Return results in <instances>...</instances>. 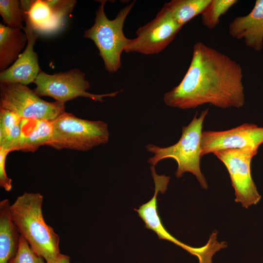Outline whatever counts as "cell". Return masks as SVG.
I'll return each instance as SVG.
<instances>
[{
	"label": "cell",
	"mask_w": 263,
	"mask_h": 263,
	"mask_svg": "<svg viewBox=\"0 0 263 263\" xmlns=\"http://www.w3.org/2000/svg\"><path fill=\"white\" fill-rule=\"evenodd\" d=\"M243 71L228 56L201 41L193 46L190 63L180 83L164 95L169 107L182 110L209 104L241 108L245 104Z\"/></svg>",
	"instance_id": "1"
},
{
	"label": "cell",
	"mask_w": 263,
	"mask_h": 263,
	"mask_svg": "<svg viewBox=\"0 0 263 263\" xmlns=\"http://www.w3.org/2000/svg\"><path fill=\"white\" fill-rule=\"evenodd\" d=\"M43 196L24 192L10 205L11 218L20 235L38 255L49 262L60 254L59 237L43 216Z\"/></svg>",
	"instance_id": "2"
},
{
	"label": "cell",
	"mask_w": 263,
	"mask_h": 263,
	"mask_svg": "<svg viewBox=\"0 0 263 263\" xmlns=\"http://www.w3.org/2000/svg\"><path fill=\"white\" fill-rule=\"evenodd\" d=\"M208 110L207 108L202 111L198 117L196 113L188 125L182 127L181 137L175 144L167 147L147 145V150L153 154L148 159V163L155 167L162 160L173 159L177 164V178L182 177L185 172H190L195 176L201 187L207 189V183L201 171L200 164L203 122Z\"/></svg>",
	"instance_id": "3"
},
{
	"label": "cell",
	"mask_w": 263,
	"mask_h": 263,
	"mask_svg": "<svg viewBox=\"0 0 263 263\" xmlns=\"http://www.w3.org/2000/svg\"><path fill=\"white\" fill-rule=\"evenodd\" d=\"M106 0H100L95 14L94 23L84 32V37L91 39L97 47L106 70L116 72L121 67V56L130 39L123 33L126 19L132 8L134 1L122 8L112 20L106 16L104 7Z\"/></svg>",
	"instance_id": "4"
},
{
	"label": "cell",
	"mask_w": 263,
	"mask_h": 263,
	"mask_svg": "<svg viewBox=\"0 0 263 263\" xmlns=\"http://www.w3.org/2000/svg\"><path fill=\"white\" fill-rule=\"evenodd\" d=\"M52 123V137L46 146L56 150L86 151L109 142L108 125L103 121L81 119L64 112Z\"/></svg>",
	"instance_id": "5"
},
{
	"label": "cell",
	"mask_w": 263,
	"mask_h": 263,
	"mask_svg": "<svg viewBox=\"0 0 263 263\" xmlns=\"http://www.w3.org/2000/svg\"><path fill=\"white\" fill-rule=\"evenodd\" d=\"M34 83L36 86L34 90L39 96H49L63 104L78 97L103 102V98L114 97L119 93L116 91L99 94L88 92L90 84L86 79L85 74L75 68L53 75L41 70Z\"/></svg>",
	"instance_id": "6"
},
{
	"label": "cell",
	"mask_w": 263,
	"mask_h": 263,
	"mask_svg": "<svg viewBox=\"0 0 263 263\" xmlns=\"http://www.w3.org/2000/svg\"><path fill=\"white\" fill-rule=\"evenodd\" d=\"M0 108L22 118L53 121L65 111V104L42 99L27 85L0 84Z\"/></svg>",
	"instance_id": "7"
},
{
	"label": "cell",
	"mask_w": 263,
	"mask_h": 263,
	"mask_svg": "<svg viewBox=\"0 0 263 263\" xmlns=\"http://www.w3.org/2000/svg\"><path fill=\"white\" fill-rule=\"evenodd\" d=\"M257 152L258 150L234 149L213 153L228 170L235 190V202L246 208L257 204L261 199L250 169L251 160Z\"/></svg>",
	"instance_id": "8"
},
{
	"label": "cell",
	"mask_w": 263,
	"mask_h": 263,
	"mask_svg": "<svg viewBox=\"0 0 263 263\" xmlns=\"http://www.w3.org/2000/svg\"><path fill=\"white\" fill-rule=\"evenodd\" d=\"M182 28L164 5L154 19L137 30L136 37L130 39L124 52L145 55L158 54L171 42Z\"/></svg>",
	"instance_id": "9"
},
{
	"label": "cell",
	"mask_w": 263,
	"mask_h": 263,
	"mask_svg": "<svg viewBox=\"0 0 263 263\" xmlns=\"http://www.w3.org/2000/svg\"><path fill=\"white\" fill-rule=\"evenodd\" d=\"M263 144V127L244 123L223 131L203 132L201 156L226 149L258 150Z\"/></svg>",
	"instance_id": "10"
},
{
	"label": "cell",
	"mask_w": 263,
	"mask_h": 263,
	"mask_svg": "<svg viewBox=\"0 0 263 263\" xmlns=\"http://www.w3.org/2000/svg\"><path fill=\"white\" fill-rule=\"evenodd\" d=\"M23 30L27 35V45L16 61L8 68L0 72V82L25 85L34 83L40 72L38 56L34 47L38 35L28 23Z\"/></svg>",
	"instance_id": "11"
},
{
	"label": "cell",
	"mask_w": 263,
	"mask_h": 263,
	"mask_svg": "<svg viewBox=\"0 0 263 263\" xmlns=\"http://www.w3.org/2000/svg\"><path fill=\"white\" fill-rule=\"evenodd\" d=\"M150 169L155 186L154 195L149 201L134 209L144 221L145 227L155 232L159 239L170 241L190 253L193 247L172 236L164 226L158 212L157 196L159 192L164 194L167 190L170 178L165 175H158L153 166L150 167Z\"/></svg>",
	"instance_id": "12"
},
{
	"label": "cell",
	"mask_w": 263,
	"mask_h": 263,
	"mask_svg": "<svg viewBox=\"0 0 263 263\" xmlns=\"http://www.w3.org/2000/svg\"><path fill=\"white\" fill-rule=\"evenodd\" d=\"M229 34L256 52L263 47V0H257L247 15L235 17L228 26Z\"/></svg>",
	"instance_id": "13"
},
{
	"label": "cell",
	"mask_w": 263,
	"mask_h": 263,
	"mask_svg": "<svg viewBox=\"0 0 263 263\" xmlns=\"http://www.w3.org/2000/svg\"><path fill=\"white\" fill-rule=\"evenodd\" d=\"M19 150L24 152H34L44 146L52 137V121L43 119H21Z\"/></svg>",
	"instance_id": "14"
},
{
	"label": "cell",
	"mask_w": 263,
	"mask_h": 263,
	"mask_svg": "<svg viewBox=\"0 0 263 263\" xmlns=\"http://www.w3.org/2000/svg\"><path fill=\"white\" fill-rule=\"evenodd\" d=\"M10 205L7 199L0 202V263H8L19 245L20 234L11 218Z\"/></svg>",
	"instance_id": "15"
},
{
	"label": "cell",
	"mask_w": 263,
	"mask_h": 263,
	"mask_svg": "<svg viewBox=\"0 0 263 263\" xmlns=\"http://www.w3.org/2000/svg\"><path fill=\"white\" fill-rule=\"evenodd\" d=\"M27 42V35L21 29L0 24V72L8 68L16 61Z\"/></svg>",
	"instance_id": "16"
},
{
	"label": "cell",
	"mask_w": 263,
	"mask_h": 263,
	"mask_svg": "<svg viewBox=\"0 0 263 263\" xmlns=\"http://www.w3.org/2000/svg\"><path fill=\"white\" fill-rule=\"evenodd\" d=\"M24 22L29 23L35 31L54 33L59 31L63 20L56 18L44 0H34L28 12L23 11Z\"/></svg>",
	"instance_id": "17"
},
{
	"label": "cell",
	"mask_w": 263,
	"mask_h": 263,
	"mask_svg": "<svg viewBox=\"0 0 263 263\" xmlns=\"http://www.w3.org/2000/svg\"><path fill=\"white\" fill-rule=\"evenodd\" d=\"M22 118L0 108V148L9 151L19 150Z\"/></svg>",
	"instance_id": "18"
},
{
	"label": "cell",
	"mask_w": 263,
	"mask_h": 263,
	"mask_svg": "<svg viewBox=\"0 0 263 263\" xmlns=\"http://www.w3.org/2000/svg\"><path fill=\"white\" fill-rule=\"evenodd\" d=\"M211 0H172L165 3L175 21L182 27L203 12Z\"/></svg>",
	"instance_id": "19"
},
{
	"label": "cell",
	"mask_w": 263,
	"mask_h": 263,
	"mask_svg": "<svg viewBox=\"0 0 263 263\" xmlns=\"http://www.w3.org/2000/svg\"><path fill=\"white\" fill-rule=\"evenodd\" d=\"M238 1L237 0H211L201 14L203 25L208 29H214L219 23L220 17Z\"/></svg>",
	"instance_id": "20"
},
{
	"label": "cell",
	"mask_w": 263,
	"mask_h": 263,
	"mask_svg": "<svg viewBox=\"0 0 263 263\" xmlns=\"http://www.w3.org/2000/svg\"><path fill=\"white\" fill-rule=\"evenodd\" d=\"M0 15L5 25L13 28L23 29L24 17L19 0H0Z\"/></svg>",
	"instance_id": "21"
},
{
	"label": "cell",
	"mask_w": 263,
	"mask_h": 263,
	"mask_svg": "<svg viewBox=\"0 0 263 263\" xmlns=\"http://www.w3.org/2000/svg\"><path fill=\"white\" fill-rule=\"evenodd\" d=\"M44 260L33 251L28 242L20 235L17 252L8 263H46Z\"/></svg>",
	"instance_id": "22"
},
{
	"label": "cell",
	"mask_w": 263,
	"mask_h": 263,
	"mask_svg": "<svg viewBox=\"0 0 263 263\" xmlns=\"http://www.w3.org/2000/svg\"><path fill=\"white\" fill-rule=\"evenodd\" d=\"M53 15L58 19L64 18L72 12L76 3L75 0H44Z\"/></svg>",
	"instance_id": "23"
},
{
	"label": "cell",
	"mask_w": 263,
	"mask_h": 263,
	"mask_svg": "<svg viewBox=\"0 0 263 263\" xmlns=\"http://www.w3.org/2000/svg\"><path fill=\"white\" fill-rule=\"evenodd\" d=\"M9 152L0 148V186L6 191L12 188V179L8 177L5 169L6 157Z\"/></svg>",
	"instance_id": "24"
},
{
	"label": "cell",
	"mask_w": 263,
	"mask_h": 263,
	"mask_svg": "<svg viewBox=\"0 0 263 263\" xmlns=\"http://www.w3.org/2000/svg\"><path fill=\"white\" fill-rule=\"evenodd\" d=\"M46 263H70V257L66 255L60 253L55 259Z\"/></svg>",
	"instance_id": "25"
}]
</instances>
